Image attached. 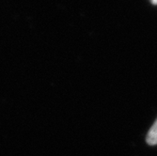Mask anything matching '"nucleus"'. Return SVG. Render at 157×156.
<instances>
[{
	"label": "nucleus",
	"mask_w": 157,
	"mask_h": 156,
	"mask_svg": "<svg viewBox=\"0 0 157 156\" xmlns=\"http://www.w3.org/2000/svg\"><path fill=\"white\" fill-rule=\"evenodd\" d=\"M146 141L149 145H156L157 144V119L154 121V123L152 124L151 128L150 129V131L147 135Z\"/></svg>",
	"instance_id": "1"
},
{
	"label": "nucleus",
	"mask_w": 157,
	"mask_h": 156,
	"mask_svg": "<svg viewBox=\"0 0 157 156\" xmlns=\"http://www.w3.org/2000/svg\"><path fill=\"white\" fill-rule=\"evenodd\" d=\"M150 1L151 2V4H153V5H157V0H150Z\"/></svg>",
	"instance_id": "2"
}]
</instances>
